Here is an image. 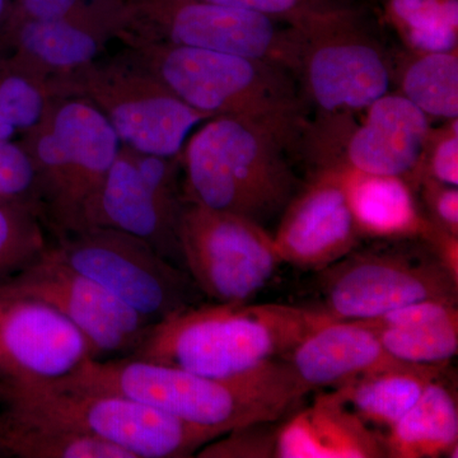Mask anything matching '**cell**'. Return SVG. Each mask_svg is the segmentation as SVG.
Masks as SVG:
<instances>
[{
    "mask_svg": "<svg viewBox=\"0 0 458 458\" xmlns=\"http://www.w3.org/2000/svg\"><path fill=\"white\" fill-rule=\"evenodd\" d=\"M229 7L246 9L264 16L297 26L306 18L315 16L342 4L346 0H207Z\"/></svg>",
    "mask_w": 458,
    "mask_h": 458,
    "instance_id": "836d02e7",
    "label": "cell"
},
{
    "mask_svg": "<svg viewBox=\"0 0 458 458\" xmlns=\"http://www.w3.org/2000/svg\"><path fill=\"white\" fill-rule=\"evenodd\" d=\"M448 366L394 361L336 388L335 393L370 428L387 432Z\"/></svg>",
    "mask_w": 458,
    "mask_h": 458,
    "instance_id": "603a6c76",
    "label": "cell"
},
{
    "mask_svg": "<svg viewBox=\"0 0 458 458\" xmlns=\"http://www.w3.org/2000/svg\"><path fill=\"white\" fill-rule=\"evenodd\" d=\"M280 360L309 394L336 390L397 361L373 328L346 319H331L316 328Z\"/></svg>",
    "mask_w": 458,
    "mask_h": 458,
    "instance_id": "d6986e66",
    "label": "cell"
},
{
    "mask_svg": "<svg viewBox=\"0 0 458 458\" xmlns=\"http://www.w3.org/2000/svg\"><path fill=\"white\" fill-rule=\"evenodd\" d=\"M120 42L123 47L171 44L219 51L282 66L295 78L300 68L297 27L207 0H125Z\"/></svg>",
    "mask_w": 458,
    "mask_h": 458,
    "instance_id": "9c48e42d",
    "label": "cell"
},
{
    "mask_svg": "<svg viewBox=\"0 0 458 458\" xmlns=\"http://www.w3.org/2000/svg\"><path fill=\"white\" fill-rule=\"evenodd\" d=\"M40 214L29 208L0 204V283L33 264L50 242Z\"/></svg>",
    "mask_w": 458,
    "mask_h": 458,
    "instance_id": "f1b7e54d",
    "label": "cell"
},
{
    "mask_svg": "<svg viewBox=\"0 0 458 458\" xmlns=\"http://www.w3.org/2000/svg\"><path fill=\"white\" fill-rule=\"evenodd\" d=\"M177 238L190 278L216 303L250 302L282 264L267 228L191 201L183 200Z\"/></svg>",
    "mask_w": 458,
    "mask_h": 458,
    "instance_id": "7c38bea8",
    "label": "cell"
},
{
    "mask_svg": "<svg viewBox=\"0 0 458 458\" xmlns=\"http://www.w3.org/2000/svg\"><path fill=\"white\" fill-rule=\"evenodd\" d=\"M304 131L233 116L207 120L181 153L183 200L265 227L303 186L293 159L302 156Z\"/></svg>",
    "mask_w": 458,
    "mask_h": 458,
    "instance_id": "7a4b0ae2",
    "label": "cell"
},
{
    "mask_svg": "<svg viewBox=\"0 0 458 458\" xmlns=\"http://www.w3.org/2000/svg\"><path fill=\"white\" fill-rule=\"evenodd\" d=\"M418 186L423 191L430 223L458 236V189L430 179H421Z\"/></svg>",
    "mask_w": 458,
    "mask_h": 458,
    "instance_id": "e575fe53",
    "label": "cell"
},
{
    "mask_svg": "<svg viewBox=\"0 0 458 458\" xmlns=\"http://www.w3.org/2000/svg\"><path fill=\"white\" fill-rule=\"evenodd\" d=\"M0 204L29 208L44 221L40 181L20 140H0Z\"/></svg>",
    "mask_w": 458,
    "mask_h": 458,
    "instance_id": "f546056e",
    "label": "cell"
},
{
    "mask_svg": "<svg viewBox=\"0 0 458 458\" xmlns=\"http://www.w3.org/2000/svg\"><path fill=\"white\" fill-rule=\"evenodd\" d=\"M415 53L394 65V83L428 117L458 119V55L450 53Z\"/></svg>",
    "mask_w": 458,
    "mask_h": 458,
    "instance_id": "d4e9b609",
    "label": "cell"
},
{
    "mask_svg": "<svg viewBox=\"0 0 458 458\" xmlns=\"http://www.w3.org/2000/svg\"><path fill=\"white\" fill-rule=\"evenodd\" d=\"M7 55V47H5V42L3 40L2 33H0V59H3Z\"/></svg>",
    "mask_w": 458,
    "mask_h": 458,
    "instance_id": "8d00e7d4",
    "label": "cell"
},
{
    "mask_svg": "<svg viewBox=\"0 0 458 458\" xmlns=\"http://www.w3.org/2000/svg\"><path fill=\"white\" fill-rule=\"evenodd\" d=\"M0 456L17 458H132L129 452L47 419L0 410Z\"/></svg>",
    "mask_w": 458,
    "mask_h": 458,
    "instance_id": "cb8c5ba5",
    "label": "cell"
},
{
    "mask_svg": "<svg viewBox=\"0 0 458 458\" xmlns=\"http://www.w3.org/2000/svg\"><path fill=\"white\" fill-rule=\"evenodd\" d=\"M45 385L122 394L192 426L223 434L246 424L283 420L300 408L309 394L280 358L228 378L198 375L129 355L89 358L71 375Z\"/></svg>",
    "mask_w": 458,
    "mask_h": 458,
    "instance_id": "6da1fadb",
    "label": "cell"
},
{
    "mask_svg": "<svg viewBox=\"0 0 458 458\" xmlns=\"http://www.w3.org/2000/svg\"><path fill=\"white\" fill-rule=\"evenodd\" d=\"M331 319L292 304L199 303L156 324L129 357L228 378L279 360Z\"/></svg>",
    "mask_w": 458,
    "mask_h": 458,
    "instance_id": "3957f363",
    "label": "cell"
},
{
    "mask_svg": "<svg viewBox=\"0 0 458 458\" xmlns=\"http://www.w3.org/2000/svg\"><path fill=\"white\" fill-rule=\"evenodd\" d=\"M47 254L98 283L152 324L201 303L188 271L149 243L110 228H86L56 237Z\"/></svg>",
    "mask_w": 458,
    "mask_h": 458,
    "instance_id": "30bf717a",
    "label": "cell"
},
{
    "mask_svg": "<svg viewBox=\"0 0 458 458\" xmlns=\"http://www.w3.org/2000/svg\"><path fill=\"white\" fill-rule=\"evenodd\" d=\"M123 23L125 0L83 16L9 22L0 33L9 60L30 73L51 81L105 55L110 42L120 41Z\"/></svg>",
    "mask_w": 458,
    "mask_h": 458,
    "instance_id": "ac0fdd59",
    "label": "cell"
},
{
    "mask_svg": "<svg viewBox=\"0 0 458 458\" xmlns=\"http://www.w3.org/2000/svg\"><path fill=\"white\" fill-rule=\"evenodd\" d=\"M20 141L40 181L45 225L55 238L77 232L122 148L113 126L87 99L56 96Z\"/></svg>",
    "mask_w": 458,
    "mask_h": 458,
    "instance_id": "5b68a950",
    "label": "cell"
},
{
    "mask_svg": "<svg viewBox=\"0 0 458 458\" xmlns=\"http://www.w3.org/2000/svg\"><path fill=\"white\" fill-rule=\"evenodd\" d=\"M373 2H376V0H373Z\"/></svg>",
    "mask_w": 458,
    "mask_h": 458,
    "instance_id": "74e56055",
    "label": "cell"
},
{
    "mask_svg": "<svg viewBox=\"0 0 458 458\" xmlns=\"http://www.w3.org/2000/svg\"><path fill=\"white\" fill-rule=\"evenodd\" d=\"M12 4H13V0H0V32L11 16Z\"/></svg>",
    "mask_w": 458,
    "mask_h": 458,
    "instance_id": "d590c367",
    "label": "cell"
},
{
    "mask_svg": "<svg viewBox=\"0 0 458 458\" xmlns=\"http://www.w3.org/2000/svg\"><path fill=\"white\" fill-rule=\"evenodd\" d=\"M125 49L200 113L241 117L289 131H303L309 123L300 83L282 66L171 44Z\"/></svg>",
    "mask_w": 458,
    "mask_h": 458,
    "instance_id": "277c9868",
    "label": "cell"
},
{
    "mask_svg": "<svg viewBox=\"0 0 458 458\" xmlns=\"http://www.w3.org/2000/svg\"><path fill=\"white\" fill-rule=\"evenodd\" d=\"M89 358V340L55 307L0 283V386L59 381Z\"/></svg>",
    "mask_w": 458,
    "mask_h": 458,
    "instance_id": "5bb4252c",
    "label": "cell"
},
{
    "mask_svg": "<svg viewBox=\"0 0 458 458\" xmlns=\"http://www.w3.org/2000/svg\"><path fill=\"white\" fill-rule=\"evenodd\" d=\"M49 82L55 96L87 99L106 117L122 146L147 155L179 158L190 135L212 119L177 98L128 49Z\"/></svg>",
    "mask_w": 458,
    "mask_h": 458,
    "instance_id": "52a82bcc",
    "label": "cell"
},
{
    "mask_svg": "<svg viewBox=\"0 0 458 458\" xmlns=\"http://www.w3.org/2000/svg\"><path fill=\"white\" fill-rule=\"evenodd\" d=\"M442 131H430L421 161L419 181L430 179L443 185L458 186V119ZM419 185V182H418Z\"/></svg>",
    "mask_w": 458,
    "mask_h": 458,
    "instance_id": "1f68e13d",
    "label": "cell"
},
{
    "mask_svg": "<svg viewBox=\"0 0 458 458\" xmlns=\"http://www.w3.org/2000/svg\"><path fill=\"white\" fill-rule=\"evenodd\" d=\"M384 18L410 51H457L458 0H379Z\"/></svg>",
    "mask_w": 458,
    "mask_h": 458,
    "instance_id": "484cf974",
    "label": "cell"
},
{
    "mask_svg": "<svg viewBox=\"0 0 458 458\" xmlns=\"http://www.w3.org/2000/svg\"><path fill=\"white\" fill-rule=\"evenodd\" d=\"M339 172L360 237L426 241L433 225L419 209L408 181L352 170Z\"/></svg>",
    "mask_w": 458,
    "mask_h": 458,
    "instance_id": "44dd1931",
    "label": "cell"
},
{
    "mask_svg": "<svg viewBox=\"0 0 458 458\" xmlns=\"http://www.w3.org/2000/svg\"><path fill=\"white\" fill-rule=\"evenodd\" d=\"M344 116H335L345 141L336 152L342 156L337 157L333 170L400 177L411 188L418 186L432 131L423 111L400 93L390 92L366 108V116L355 128H349Z\"/></svg>",
    "mask_w": 458,
    "mask_h": 458,
    "instance_id": "e0dca14e",
    "label": "cell"
},
{
    "mask_svg": "<svg viewBox=\"0 0 458 458\" xmlns=\"http://www.w3.org/2000/svg\"><path fill=\"white\" fill-rule=\"evenodd\" d=\"M120 3L123 0H13L7 23L64 20L102 11Z\"/></svg>",
    "mask_w": 458,
    "mask_h": 458,
    "instance_id": "d6a6232c",
    "label": "cell"
},
{
    "mask_svg": "<svg viewBox=\"0 0 458 458\" xmlns=\"http://www.w3.org/2000/svg\"><path fill=\"white\" fill-rule=\"evenodd\" d=\"M0 403L110 443L132 458L192 457L223 434L122 394L63 390L44 384L0 386Z\"/></svg>",
    "mask_w": 458,
    "mask_h": 458,
    "instance_id": "ba28073f",
    "label": "cell"
},
{
    "mask_svg": "<svg viewBox=\"0 0 458 458\" xmlns=\"http://www.w3.org/2000/svg\"><path fill=\"white\" fill-rule=\"evenodd\" d=\"M445 373L434 379L400 420L382 434L386 457H457V390Z\"/></svg>",
    "mask_w": 458,
    "mask_h": 458,
    "instance_id": "7402d4cb",
    "label": "cell"
},
{
    "mask_svg": "<svg viewBox=\"0 0 458 458\" xmlns=\"http://www.w3.org/2000/svg\"><path fill=\"white\" fill-rule=\"evenodd\" d=\"M295 27L301 33L298 83L318 114H352L391 92L396 62L360 5L346 0Z\"/></svg>",
    "mask_w": 458,
    "mask_h": 458,
    "instance_id": "8992f818",
    "label": "cell"
},
{
    "mask_svg": "<svg viewBox=\"0 0 458 458\" xmlns=\"http://www.w3.org/2000/svg\"><path fill=\"white\" fill-rule=\"evenodd\" d=\"M370 328L386 352L405 363L450 366L458 352V316L408 327Z\"/></svg>",
    "mask_w": 458,
    "mask_h": 458,
    "instance_id": "83f0119b",
    "label": "cell"
},
{
    "mask_svg": "<svg viewBox=\"0 0 458 458\" xmlns=\"http://www.w3.org/2000/svg\"><path fill=\"white\" fill-rule=\"evenodd\" d=\"M274 458H386V452L382 434L330 390L282 420Z\"/></svg>",
    "mask_w": 458,
    "mask_h": 458,
    "instance_id": "ffe728a7",
    "label": "cell"
},
{
    "mask_svg": "<svg viewBox=\"0 0 458 458\" xmlns=\"http://www.w3.org/2000/svg\"><path fill=\"white\" fill-rule=\"evenodd\" d=\"M56 98L49 81L0 59V140H16L40 123Z\"/></svg>",
    "mask_w": 458,
    "mask_h": 458,
    "instance_id": "4316f807",
    "label": "cell"
},
{
    "mask_svg": "<svg viewBox=\"0 0 458 458\" xmlns=\"http://www.w3.org/2000/svg\"><path fill=\"white\" fill-rule=\"evenodd\" d=\"M5 282L55 307L87 337L95 360L132 354L155 327L98 283L51 258L47 249Z\"/></svg>",
    "mask_w": 458,
    "mask_h": 458,
    "instance_id": "9a60e30c",
    "label": "cell"
},
{
    "mask_svg": "<svg viewBox=\"0 0 458 458\" xmlns=\"http://www.w3.org/2000/svg\"><path fill=\"white\" fill-rule=\"evenodd\" d=\"M318 273L319 301L313 309L335 319L364 321L418 301L458 300L457 280L420 240L412 246L355 249Z\"/></svg>",
    "mask_w": 458,
    "mask_h": 458,
    "instance_id": "8fae6325",
    "label": "cell"
},
{
    "mask_svg": "<svg viewBox=\"0 0 458 458\" xmlns=\"http://www.w3.org/2000/svg\"><path fill=\"white\" fill-rule=\"evenodd\" d=\"M280 261L321 271L358 249L360 234L339 172H316L280 216L273 236Z\"/></svg>",
    "mask_w": 458,
    "mask_h": 458,
    "instance_id": "2e32d148",
    "label": "cell"
},
{
    "mask_svg": "<svg viewBox=\"0 0 458 458\" xmlns=\"http://www.w3.org/2000/svg\"><path fill=\"white\" fill-rule=\"evenodd\" d=\"M284 420V419H283ZM282 420L260 421L233 428L203 445L199 458H274Z\"/></svg>",
    "mask_w": 458,
    "mask_h": 458,
    "instance_id": "4dcf8cb0",
    "label": "cell"
},
{
    "mask_svg": "<svg viewBox=\"0 0 458 458\" xmlns=\"http://www.w3.org/2000/svg\"><path fill=\"white\" fill-rule=\"evenodd\" d=\"M180 174V157L165 158L122 146L104 182L84 205L78 231L110 228L131 234L185 269L177 238L183 204Z\"/></svg>",
    "mask_w": 458,
    "mask_h": 458,
    "instance_id": "4fadbf2b",
    "label": "cell"
}]
</instances>
